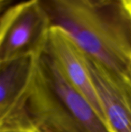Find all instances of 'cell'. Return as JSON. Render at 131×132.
Returning a JSON list of instances; mask_svg holds the SVG:
<instances>
[{"label":"cell","mask_w":131,"mask_h":132,"mask_svg":"<svg viewBox=\"0 0 131 132\" xmlns=\"http://www.w3.org/2000/svg\"><path fill=\"white\" fill-rule=\"evenodd\" d=\"M51 27L64 31L86 56L124 76L131 63L127 0L42 1Z\"/></svg>","instance_id":"cell-1"},{"label":"cell","mask_w":131,"mask_h":132,"mask_svg":"<svg viewBox=\"0 0 131 132\" xmlns=\"http://www.w3.org/2000/svg\"><path fill=\"white\" fill-rule=\"evenodd\" d=\"M25 113L39 132H113L45 48L36 56Z\"/></svg>","instance_id":"cell-2"},{"label":"cell","mask_w":131,"mask_h":132,"mask_svg":"<svg viewBox=\"0 0 131 132\" xmlns=\"http://www.w3.org/2000/svg\"><path fill=\"white\" fill-rule=\"evenodd\" d=\"M50 29L42 1L23 2L8 8L0 17V63L39 55Z\"/></svg>","instance_id":"cell-3"},{"label":"cell","mask_w":131,"mask_h":132,"mask_svg":"<svg viewBox=\"0 0 131 132\" xmlns=\"http://www.w3.org/2000/svg\"><path fill=\"white\" fill-rule=\"evenodd\" d=\"M84 58L110 128L131 132L130 83L93 58L85 54Z\"/></svg>","instance_id":"cell-4"},{"label":"cell","mask_w":131,"mask_h":132,"mask_svg":"<svg viewBox=\"0 0 131 132\" xmlns=\"http://www.w3.org/2000/svg\"><path fill=\"white\" fill-rule=\"evenodd\" d=\"M36 56L0 63V128L28 121L25 106Z\"/></svg>","instance_id":"cell-5"},{"label":"cell","mask_w":131,"mask_h":132,"mask_svg":"<svg viewBox=\"0 0 131 132\" xmlns=\"http://www.w3.org/2000/svg\"><path fill=\"white\" fill-rule=\"evenodd\" d=\"M45 50L53 57L69 84L106 121L99 97L85 62L84 54L72 39L61 29L52 26Z\"/></svg>","instance_id":"cell-6"},{"label":"cell","mask_w":131,"mask_h":132,"mask_svg":"<svg viewBox=\"0 0 131 132\" xmlns=\"http://www.w3.org/2000/svg\"><path fill=\"white\" fill-rule=\"evenodd\" d=\"M19 132H39L35 127H33L31 123H27L23 125L18 127Z\"/></svg>","instance_id":"cell-7"},{"label":"cell","mask_w":131,"mask_h":132,"mask_svg":"<svg viewBox=\"0 0 131 132\" xmlns=\"http://www.w3.org/2000/svg\"><path fill=\"white\" fill-rule=\"evenodd\" d=\"M18 127L19 126H14V125L3 126L0 128V132H19Z\"/></svg>","instance_id":"cell-8"},{"label":"cell","mask_w":131,"mask_h":132,"mask_svg":"<svg viewBox=\"0 0 131 132\" xmlns=\"http://www.w3.org/2000/svg\"><path fill=\"white\" fill-rule=\"evenodd\" d=\"M124 77L127 78V80L131 84V63L130 64V66H129V67H128L126 73L124 74Z\"/></svg>","instance_id":"cell-9"},{"label":"cell","mask_w":131,"mask_h":132,"mask_svg":"<svg viewBox=\"0 0 131 132\" xmlns=\"http://www.w3.org/2000/svg\"><path fill=\"white\" fill-rule=\"evenodd\" d=\"M7 3V2H5V1H2L0 0V12L2 11V9H3V7L5 6V5Z\"/></svg>","instance_id":"cell-10"},{"label":"cell","mask_w":131,"mask_h":132,"mask_svg":"<svg viewBox=\"0 0 131 132\" xmlns=\"http://www.w3.org/2000/svg\"><path fill=\"white\" fill-rule=\"evenodd\" d=\"M127 5H128L129 9L131 12V0H127Z\"/></svg>","instance_id":"cell-11"}]
</instances>
